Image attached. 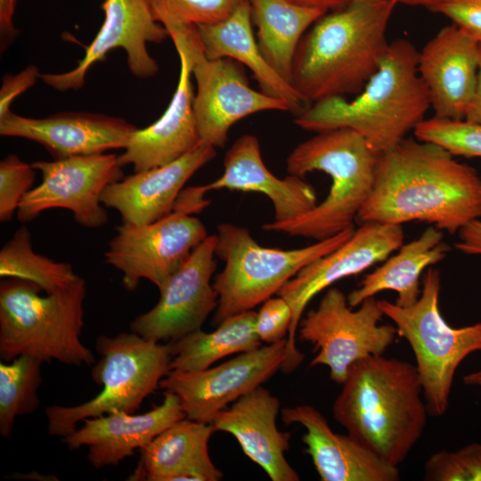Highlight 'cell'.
<instances>
[{
    "label": "cell",
    "instance_id": "17",
    "mask_svg": "<svg viewBox=\"0 0 481 481\" xmlns=\"http://www.w3.org/2000/svg\"><path fill=\"white\" fill-rule=\"evenodd\" d=\"M104 20L84 57L76 68L63 73L40 74L39 78L58 91L83 87L87 72L108 53L122 48L131 74L138 78L154 77L159 65L147 49L149 43H162L169 37L167 30L157 22L147 0H104L102 4Z\"/></svg>",
    "mask_w": 481,
    "mask_h": 481
},
{
    "label": "cell",
    "instance_id": "31",
    "mask_svg": "<svg viewBox=\"0 0 481 481\" xmlns=\"http://www.w3.org/2000/svg\"><path fill=\"white\" fill-rule=\"evenodd\" d=\"M0 275L34 282L46 293L67 288L80 276L69 263L58 262L34 251L26 226L15 231L0 250Z\"/></svg>",
    "mask_w": 481,
    "mask_h": 481
},
{
    "label": "cell",
    "instance_id": "28",
    "mask_svg": "<svg viewBox=\"0 0 481 481\" xmlns=\"http://www.w3.org/2000/svg\"><path fill=\"white\" fill-rule=\"evenodd\" d=\"M449 251L443 231L433 225L428 227L417 239L403 244L395 255L367 274L347 296L349 306L357 307L366 298L386 290L397 294L395 304L400 306L414 304L421 293L422 272L444 260Z\"/></svg>",
    "mask_w": 481,
    "mask_h": 481
},
{
    "label": "cell",
    "instance_id": "8",
    "mask_svg": "<svg viewBox=\"0 0 481 481\" xmlns=\"http://www.w3.org/2000/svg\"><path fill=\"white\" fill-rule=\"evenodd\" d=\"M95 349L101 358L94 363L91 376L102 387L101 392L81 404L47 406L50 436L63 438L86 419L115 412L134 413L170 371L169 344L146 339L134 331L101 335Z\"/></svg>",
    "mask_w": 481,
    "mask_h": 481
},
{
    "label": "cell",
    "instance_id": "20",
    "mask_svg": "<svg viewBox=\"0 0 481 481\" xmlns=\"http://www.w3.org/2000/svg\"><path fill=\"white\" fill-rule=\"evenodd\" d=\"M184 418L178 396L165 391L162 404L149 412L136 415L115 412L86 419L84 425L63 437L62 442L69 450L87 446V459L94 469L116 466Z\"/></svg>",
    "mask_w": 481,
    "mask_h": 481
},
{
    "label": "cell",
    "instance_id": "44",
    "mask_svg": "<svg viewBox=\"0 0 481 481\" xmlns=\"http://www.w3.org/2000/svg\"><path fill=\"white\" fill-rule=\"evenodd\" d=\"M391 1H393L396 4H402L412 5V6H424L429 9L431 6L435 5L440 0H391Z\"/></svg>",
    "mask_w": 481,
    "mask_h": 481
},
{
    "label": "cell",
    "instance_id": "36",
    "mask_svg": "<svg viewBox=\"0 0 481 481\" xmlns=\"http://www.w3.org/2000/svg\"><path fill=\"white\" fill-rule=\"evenodd\" d=\"M36 169L18 156L9 154L0 161V221L8 222L32 189Z\"/></svg>",
    "mask_w": 481,
    "mask_h": 481
},
{
    "label": "cell",
    "instance_id": "13",
    "mask_svg": "<svg viewBox=\"0 0 481 481\" xmlns=\"http://www.w3.org/2000/svg\"><path fill=\"white\" fill-rule=\"evenodd\" d=\"M402 225L364 222L336 249L303 267L287 281L278 295L287 300L292 312L286 358L281 371H294L305 355L296 345L297 331L308 303L336 281L362 273L383 262L403 245Z\"/></svg>",
    "mask_w": 481,
    "mask_h": 481
},
{
    "label": "cell",
    "instance_id": "37",
    "mask_svg": "<svg viewBox=\"0 0 481 481\" xmlns=\"http://www.w3.org/2000/svg\"><path fill=\"white\" fill-rule=\"evenodd\" d=\"M292 320L290 306L285 298L272 297L257 313L255 330L261 342L273 344L284 339Z\"/></svg>",
    "mask_w": 481,
    "mask_h": 481
},
{
    "label": "cell",
    "instance_id": "23",
    "mask_svg": "<svg viewBox=\"0 0 481 481\" xmlns=\"http://www.w3.org/2000/svg\"><path fill=\"white\" fill-rule=\"evenodd\" d=\"M280 407L279 399L260 386L219 412L211 424L216 431L232 435L271 480L298 481L299 475L285 458L290 434L276 425Z\"/></svg>",
    "mask_w": 481,
    "mask_h": 481
},
{
    "label": "cell",
    "instance_id": "7",
    "mask_svg": "<svg viewBox=\"0 0 481 481\" xmlns=\"http://www.w3.org/2000/svg\"><path fill=\"white\" fill-rule=\"evenodd\" d=\"M355 226L314 243L292 249L260 246L243 226L224 223L216 226V255L224 262L213 286L218 301L214 322L253 310L278 294L303 267L338 248Z\"/></svg>",
    "mask_w": 481,
    "mask_h": 481
},
{
    "label": "cell",
    "instance_id": "33",
    "mask_svg": "<svg viewBox=\"0 0 481 481\" xmlns=\"http://www.w3.org/2000/svg\"><path fill=\"white\" fill-rule=\"evenodd\" d=\"M155 20L167 30L214 24L229 17L244 0H147Z\"/></svg>",
    "mask_w": 481,
    "mask_h": 481
},
{
    "label": "cell",
    "instance_id": "12",
    "mask_svg": "<svg viewBox=\"0 0 481 481\" xmlns=\"http://www.w3.org/2000/svg\"><path fill=\"white\" fill-rule=\"evenodd\" d=\"M208 236L198 217L174 207L168 215L150 224L122 223L109 242L104 259L122 273L127 290H135L143 279L159 290Z\"/></svg>",
    "mask_w": 481,
    "mask_h": 481
},
{
    "label": "cell",
    "instance_id": "15",
    "mask_svg": "<svg viewBox=\"0 0 481 481\" xmlns=\"http://www.w3.org/2000/svg\"><path fill=\"white\" fill-rule=\"evenodd\" d=\"M286 345L287 338L260 346L201 371L171 370L159 387L178 396L186 418L211 424L219 412L281 369Z\"/></svg>",
    "mask_w": 481,
    "mask_h": 481
},
{
    "label": "cell",
    "instance_id": "10",
    "mask_svg": "<svg viewBox=\"0 0 481 481\" xmlns=\"http://www.w3.org/2000/svg\"><path fill=\"white\" fill-rule=\"evenodd\" d=\"M169 37L176 51L188 58L196 81L193 111L201 143L223 148L231 126L239 120L260 111H289L284 101L252 89L240 62L208 59L197 26L175 30Z\"/></svg>",
    "mask_w": 481,
    "mask_h": 481
},
{
    "label": "cell",
    "instance_id": "5",
    "mask_svg": "<svg viewBox=\"0 0 481 481\" xmlns=\"http://www.w3.org/2000/svg\"><path fill=\"white\" fill-rule=\"evenodd\" d=\"M379 155L350 128L319 132L299 143L287 158L288 173L302 177L324 172L331 179L330 192L310 211L291 220L271 221L262 229L317 241L353 227L373 188Z\"/></svg>",
    "mask_w": 481,
    "mask_h": 481
},
{
    "label": "cell",
    "instance_id": "14",
    "mask_svg": "<svg viewBox=\"0 0 481 481\" xmlns=\"http://www.w3.org/2000/svg\"><path fill=\"white\" fill-rule=\"evenodd\" d=\"M31 166L41 172L42 182L23 198L16 213L20 222L33 221L51 208H65L83 227L107 224L101 196L108 185L124 177L118 156L104 152L38 160Z\"/></svg>",
    "mask_w": 481,
    "mask_h": 481
},
{
    "label": "cell",
    "instance_id": "34",
    "mask_svg": "<svg viewBox=\"0 0 481 481\" xmlns=\"http://www.w3.org/2000/svg\"><path fill=\"white\" fill-rule=\"evenodd\" d=\"M413 133L420 141L442 146L453 156L481 158V125L433 117L417 125Z\"/></svg>",
    "mask_w": 481,
    "mask_h": 481
},
{
    "label": "cell",
    "instance_id": "39",
    "mask_svg": "<svg viewBox=\"0 0 481 481\" xmlns=\"http://www.w3.org/2000/svg\"><path fill=\"white\" fill-rule=\"evenodd\" d=\"M40 72L37 66L29 65L17 74L3 77L0 88V118L9 114L14 99L35 85Z\"/></svg>",
    "mask_w": 481,
    "mask_h": 481
},
{
    "label": "cell",
    "instance_id": "38",
    "mask_svg": "<svg viewBox=\"0 0 481 481\" xmlns=\"http://www.w3.org/2000/svg\"><path fill=\"white\" fill-rule=\"evenodd\" d=\"M429 10L452 20L481 45V0H440Z\"/></svg>",
    "mask_w": 481,
    "mask_h": 481
},
{
    "label": "cell",
    "instance_id": "18",
    "mask_svg": "<svg viewBox=\"0 0 481 481\" xmlns=\"http://www.w3.org/2000/svg\"><path fill=\"white\" fill-rule=\"evenodd\" d=\"M137 127L121 118L70 111L45 118L10 112L0 118V135L36 142L54 159L104 153L125 149Z\"/></svg>",
    "mask_w": 481,
    "mask_h": 481
},
{
    "label": "cell",
    "instance_id": "2",
    "mask_svg": "<svg viewBox=\"0 0 481 481\" xmlns=\"http://www.w3.org/2000/svg\"><path fill=\"white\" fill-rule=\"evenodd\" d=\"M391 0H350L325 13L301 38L290 84L306 102L360 93L388 47Z\"/></svg>",
    "mask_w": 481,
    "mask_h": 481
},
{
    "label": "cell",
    "instance_id": "21",
    "mask_svg": "<svg viewBox=\"0 0 481 481\" xmlns=\"http://www.w3.org/2000/svg\"><path fill=\"white\" fill-rule=\"evenodd\" d=\"M285 424L306 428L302 437L322 481H397L400 470L355 437L334 432L325 417L308 404L281 410Z\"/></svg>",
    "mask_w": 481,
    "mask_h": 481
},
{
    "label": "cell",
    "instance_id": "35",
    "mask_svg": "<svg viewBox=\"0 0 481 481\" xmlns=\"http://www.w3.org/2000/svg\"><path fill=\"white\" fill-rule=\"evenodd\" d=\"M424 480L481 481V444L432 454L425 463Z\"/></svg>",
    "mask_w": 481,
    "mask_h": 481
},
{
    "label": "cell",
    "instance_id": "1",
    "mask_svg": "<svg viewBox=\"0 0 481 481\" xmlns=\"http://www.w3.org/2000/svg\"><path fill=\"white\" fill-rule=\"evenodd\" d=\"M363 223L425 222L450 234L481 218V176L442 146L404 139L380 153Z\"/></svg>",
    "mask_w": 481,
    "mask_h": 481
},
{
    "label": "cell",
    "instance_id": "4",
    "mask_svg": "<svg viewBox=\"0 0 481 481\" xmlns=\"http://www.w3.org/2000/svg\"><path fill=\"white\" fill-rule=\"evenodd\" d=\"M419 54L406 39L389 43L378 70L354 100L322 99L296 116L294 123L316 133L350 128L379 154L393 149L430 108L428 90L419 74Z\"/></svg>",
    "mask_w": 481,
    "mask_h": 481
},
{
    "label": "cell",
    "instance_id": "43",
    "mask_svg": "<svg viewBox=\"0 0 481 481\" xmlns=\"http://www.w3.org/2000/svg\"><path fill=\"white\" fill-rule=\"evenodd\" d=\"M298 4L317 8L327 12L328 11H337L348 4L350 0H289Z\"/></svg>",
    "mask_w": 481,
    "mask_h": 481
},
{
    "label": "cell",
    "instance_id": "16",
    "mask_svg": "<svg viewBox=\"0 0 481 481\" xmlns=\"http://www.w3.org/2000/svg\"><path fill=\"white\" fill-rule=\"evenodd\" d=\"M216 234L208 235L159 289L158 303L130 322V330L155 342H174L200 330L217 306L211 283L216 271Z\"/></svg>",
    "mask_w": 481,
    "mask_h": 481
},
{
    "label": "cell",
    "instance_id": "32",
    "mask_svg": "<svg viewBox=\"0 0 481 481\" xmlns=\"http://www.w3.org/2000/svg\"><path fill=\"white\" fill-rule=\"evenodd\" d=\"M43 362L20 355L11 363H0V435H12L15 419L33 413L39 407Z\"/></svg>",
    "mask_w": 481,
    "mask_h": 481
},
{
    "label": "cell",
    "instance_id": "19",
    "mask_svg": "<svg viewBox=\"0 0 481 481\" xmlns=\"http://www.w3.org/2000/svg\"><path fill=\"white\" fill-rule=\"evenodd\" d=\"M480 45L457 26L443 28L419 54V74L435 117L463 120L472 104Z\"/></svg>",
    "mask_w": 481,
    "mask_h": 481
},
{
    "label": "cell",
    "instance_id": "45",
    "mask_svg": "<svg viewBox=\"0 0 481 481\" xmlns=\"http://www.w3.org/2000/svg\"><path fill=\"white\" fill-rule=\"evenodd\" d=\"M463 382L468 386L481 387V369L466 374L463 377Z\"/></svg>",
    "mask_w": 481,
    "mask_h": 481
},
{
    "label": "cell",
    "instance_id": "29",
    "mask_svg": "<svg viewBox=\"0 0 481 481\" xmlns=\"http://www.w3.org/2000/svg\"><path fill=\"white\" fill-rule=\"evenodd\" d=\"M257 45L271 67L290 84L298 45L306 29L326 12L289 0H248ZM292 86V85H291Z\"/></svg>",
    "mask_w": 481,
    "mask_h": 481
},
{
    "label": "cell",
    "instance_id": "40",
    "mask_svg": "<svg viewBox=\"0 0 481 481\" xmlns=\"http://www.w3.org/2000/svg\"><path fill=\"white\" fill-rule=\"evenodd\" d=\"M454 247L464 254L481 256V218L470 222L458 232Z\"/></svg>",
    "mask_w": 481,
    "mask_h": 481
},
{
    "label": "cell",
    "instance_id": "9",
    "mask_svg": "<svg viewBox=\"0 0 481 481\" xmlns=\"http://www.w3.org/2000/svg\"><path fill=\"white\" fill-rule=\"evenodd\" d=\"M440 272L428 267L422 280L418 300L400 306L379 300L384 316L389 318L397 335L407 340L414 354L428 414L445 413L455 372L470 354L481 351V322L455 328L449 325L439 310Z\"/></svg>",
    "mask_w": 481,
    "mask_h": 481
},
{
    "label": "cell",
    "instance_id": "26",
    "mask_svg": "<svg viewBox=\"0 0 481 481\" xmlns=\"http://www.w3.org/2000/svg\"><path fill=\"white\" fill-rule=\"evenodd\" d=\"M212 424L184 418L158 435L141 449L132 480L218 481L222 471L212 462L208 440Z\"/></svg>",
    "mask_w": 481,
    "mask_h": 481
},
{
    "label": "cell",
    "instance_id": "24",
    "mask_svg": "<svg viewBox=\"0 0 481 481\" xmlns=\"http://www.w3.org/2000/svg\"><path fill=\"white\" fill-rule=\"evenodd\" d=\"M177 86L163 115L154 123L136 129L124 152L121 167L132 165L134 172L169 164L195 149L201 142L196 125L191 64L182 51Z\"/></svg>",
    "mask_w": 481,
    "mask_h": 481
},
{
    "label": "cell",
    "instance_id": "3",
    "mask_svg": "<svg viewBox=\"0 0 481 481\" xmlns=\"http://www.w3.org/2000/svg\"><path fill=\"white\" fill-rule=\"evenodd\" d=\"M416 366L372 355L354 363L332 412L347 434L399 466L421 437L428 412Z\"/></svg>",
    "mask_w": 481,
    "mask_h": 481
},
{
    "label": "cell",
    "instance_id": "22",
    "mask_svg": "<svg viewBox=\"0 0 481 481\" xmlns=\"http://www.w3.org/2000/svg\"><path fill=\"white\" fill-rule=\"evenodd\" d=\"M215 156V147L200 143L169 164L135 172L110 183L104 189L101 201L117 210L122 223H152L173 211L185 183Z\"/></svg>",
    "mask_w": 481,
    "mask_h": 481
},
{
    "label": "cell",
    "instance_id": "25",
    "mask_svg": "<svg viewBox=\"0 0 481 481\" xmlns=\"http://www.w3.org/2000/svg\"><path fill=\"white\" fill-rule=\"evenodd\" d=\"M206 192L228 189L259 192L272 202L273 222L294 219L317 204L314 187L301 176L289 175L278 178L265 167L256 136L243 135L226 151L224 172L216 180L202 185Z\"/></svg>",
    "mask_w": 481,
    "mask_h": 481
},
{
    "label": "cell",
    "instance_id": "30",
    "mask_svg": "<svg viewBox=\"0 0 481 481\" xmlns=\"http://www.w3.org/2000/svg\"><path fill=\"white\" fill-rule=\"evenodd\" d=\"M257 312L236 314L223 320L211 332L201 329L170 342V371H197L222 358L262 346L255 330Z\"/></svg>",
    "mask_w": 481,
    "mask_h": 481
},
{
    "label": "cell",
    "instance_id": "11",
    "mask_svg": "<svg viewBox=\"0 0 481 481\" xmlns=\"http://www.w3.org/2000/svg\"><path fill=\"white\" fill-rule=\"evenodd\" d=\"M357 307L353 310L345 293L330 287L298 326L300 339L314 345L317 352L310 366H328L330 379L338 385L354 363L383 355L397 336L395 326L379 324L384 314L375 297Z\"/></svg>",
    "mask_w": 481,
    "mask_h": 481
},
{
    "label": "cell",
    "instance_id": "6",
    "mask_svg": "<svg viewBox=\"0 0 481 481\" xmlns=\"http://www.w3.org/2000/svg\"><path fill=\"white\" fill-rule=\"evenodd\" d=\"M37 284L18 279L0 281V356L11 361L29 355L44 362L91 365L95 358L80 339L86 284L80 276L70 286L41 296Z\"/></svg>",
    "mask_w": 481,
    "mask_h": 481
},
{
    "label": "cell",
    "instance_id": "42",
    "mask_svg": "<svg viewBox=\"0 0 481 481\" xmlns=\"http://www.w3.org/2000/svg\"><path fill=\"white\" fill-rule=\"evenodd\" d=\"M465 120L481 125V45L475 96Z\"/></svg>",
    "mask_w": 481,
    "mask_h": 481
},
{
    "label": "cell",
    "instance_id": "41",
    "mask_svg": "<svg viewBox=\"0 0 481 481\" xmlns=\"http://www.w3.org/2000/svg\"><path fill=\"white\" fill-rule=\"evenodd\" d=\"M17 0H0V48L5 51L17 37L19 31L13 24Z\"/></svg>",
    "mask_w": 481,
    "mask_h": 481
},
{
    "label": "cell",
    "instance_id": "27",
    "mask_svg": "<svg viewBox=\"0 0 481 481\" xmlns=\"http://www.w3.org/2000/svg\"><path fill=\"white\" fill-rule=\"evenodd\" d=\"M252 25L250 4L244 0L225 20L197 26L205 55L208 59L231 58L247 66L264 94L284 101L295 116L301 114L306 102L266 61Z\"/></svg>",
    "mask_w": 481,
    "mask_h": 481
}]
</instances>
